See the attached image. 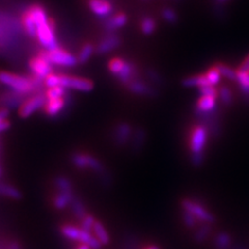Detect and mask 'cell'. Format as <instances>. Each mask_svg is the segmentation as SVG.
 <instances>
[{
	"instance_id": "cell-1",
	"label": "cell",
	"mask_w": 249,
	"mask_h": 249,
	"mask_svg": "<svg viewBox=\"0 0 249 249\" xmlns=\"http://www.w3.org/2000/svg\"><path fill=\"white\" fill-rule=\"evenodd\" d=\"M42 81L34 75L25 77L7 71L0 72V82L20 96H31L37 92L36 90L41 88Z\"/></svg>"
},
{
	"instance_id": "cell-2",
	"label": "cell",
	"mask_w": 249,
	"mask_h": 249,
	"mask_svg": "<svg viewBox=\"0 0 249 249\" xmlns=\"http://www.w3.org/2000/svg\"><path fill=\"white\" fill-rule=\"evenodd\" d=\"M60 232L65 238L80 242L81 244L87 245L90 249H100L101 246H102L92 233L83 231L81 228L74 227V225H62L60 228Z\"/></svg>"
},
{
	"instance_id": "cell-3",
	"label": "cell",
	"mask_w": 249,
	"mask_h": 249,
	"mask_svg": "<svg viewBox=\"0 0 249 249\" xmlns=\"http://www.w3.org/2000/svg\"><path fill=\"white\" fill-rule=\"evenodd\" d=\"M43 55L47 60H48L52 66L58 67H75L78 64V59L75 57L72 53H70L66 49L61 47H56V48L46 50L43 49L38 52Z\"/></svg>"
},
{
	"instance_id": "cell-4",
	"label": "cell",
	"mask_w": 249,
	"mask_h": 249,
	"mask_svg": "<svg viewBox=\"0 0 249 249\" xmlns=\"http://www.w3.org/2000/svg\"><path fill=\"white\" fill-rule=\"evenodd\" d=\"M36 38L44 49L49 50L58 47L56 38V24L52 18L36 28Z\"/></svg>"
},
{
	"instance_id": "cell-5",
	"label": "cell",
	"mask_w": 249,
	"mask_h": 249,
	"mask_svg": "<svg viewBox=\"0 0 249 249\" xmlns=\"http://www.w3.org/2000/svg\"><path fill=\"white\" fill-rule=\"evenodd\" d=\"M73 165L79 169H90L99 176L107 170L104 164L95 156L87 153H74L71 156Z\"/></svg>"
},
{
	"instance_id": "cell-6",
	"label": "cell",
	"mask_w": 249,
	"mask_h": 249,
	"mask_svg": "<svg viewBox=\"0 0 249 249\" xmlns=\"http://www.w3.org/2000/svg\"><path fill=\"white\" fill-rule=\"evenodd\" d=\"M46 103L45 92H36L34 95L29 96L20 104L18 113L20 118L28 119L29 116L33 115L35 112L38 111L44 107Z\"/></svg>"
},
{
	"instance_id": "cell-7",
	"label": "cell",
	"mask_w": 249,
	"mask_h": 249,
	"mask_svg": "<svg viewBox=\"0 0 249 249\" xmlns=\"http://www.w3.org/2000/svg\"><path fill=\"white\" fill-rule=\"evenodd\" d=\"M194 113H196L200 126L205 127L213 137L219 136L221 132V124L219 121V113H218L217 109L211 112H200L194 110Z\"/></svg>"
},
{
	"instance_id": "cell-8",
	"label": "cell",
	"mask_w": 249,
	"mask_h": 249,
	"mask_svg": "<svg viewBox=\"0 0 249 249\" xmlns=\"http://www.w3.org/2000/svg\"><path fill=\"white\" fill-rule=\"evenodd\" d=\"M59 85L67 89L89 92L93 89V82L87 78L59 74Z\"/></svg>"
},
{
	"instance_id": "cell-9",
	"label": "cell",
	"mask_w": 249,
	"mask_h": 249,
	"mask_svg": "<svg viewBox=\"0 0 249 249\" xmlns=\"http://www.w3.org/2000/svg\"><path fill=\"white\" fill-rule=\"evenodd\" d=\"M182 207H183V210L191 213L197 220H200L204 223L212 224L216 220L215 216L210 212L209 210H207L204 206L192 199H188V198L183 199Z\"/></svg>"
},
{
	"instance_id": "cell-10",
	"label": "cell",
	"mask_w": 249,
	"mask_h": 249,
	"mask_svg": "<svg viewBox=\"0 0 249 249\" xmlns=\"http://www.w3.org/2000/svg\"><path fill=\"white\" fill-rule=\"evenodd\" d=\"M28 67L33 75L36 78H40L42 80L53 73V66L40 53H37L36 56H33L29 59Z\"/></svg>"
},
{
	"instance_id": "cell-11",
	"label": "cell",
	"mask_w": 249,
	"mask_h": 249,
	"mask_svg": "<svg viewBox=\"0 0 249 249\" xmlns=\"http://www.w3.org/2000/svg\"><path fill=\"white\" fill-rule=\"evenodd\" d=\"M133 127L128 122H120L114 126L112 131V140L118 147H123L130 143L133 134Z\"/></svg>"
},
{
	"instance_id": "cell-12",
	"label": "cell",
	"mask_w": 249,
	"mask_h": 249,
	"mask_svg": "<svg viewBox=\"0 0 249 249\" xmlns=\"http://www.w3.org/2000/svg\"><path fill=\"white\" fill-rule=\"evenodd\" d=\"M208 136H209L208 130L205 127L200 126V124L193 129L191 138H190L191 154L204 153V150L207 144Z\"/></svg>"
},
{
	"instance_id": "cell-13",
	"label": "cell",
	"mask_w": 249,
	"mask_h": 249,
	"mask_svg": "<svg viewBox=\"0 0 249 249\" xmlns=\"http://www.w3.org/2000/svg\"><path fill=\"white\" fill-rule=\"evenodd\" d=\"M70 100H72V99L69 97V92H68V95L64 98L46 100V103L43 107L44 113L47 116H49V118H55V116L59 115L62 111L66 110Z\"/></svg>"
},
{
	"instance_id": "cell-14",
	"label": "cell",
	"mask_w": 249,
	"mask_h": 249,
	"mask_svg": "<svg viewBox=\"0 0 249 249\" xmlns=\"http://www.w3.org/2000/svg\"><path fill=\"white\" fill-rule=\"evenodd\" d=\"M121 44L122 40L118 35L115 33H108L96 47V53L98 55H104V54H107L115 50L116 48H119Z\"/></svg>"
},
{
	"instance_id": "cell-15",
	"label": "cell",
	"mask_w": 249,
	"mask_h": 249,
	"mask_svg": "<svg viewBox=\"0 0 249 249\" xmlns=\"http://www.w3.org/2000/svg\"><path fill=\"white\" fill-rule=\"evenodd\" d=\"M128 89L138 97H147V98H155L158 96V90L156 89L152 85L147 84L139 79L133 80L127 85Z\"/></svg>"
},
{
	"instance_id": "cell-16",
	"label": "cell",
	"mask_w": 249,
	"mask_h": 249,
	"mask_svg": "<svg viewBox=\"0 0 249 249\" xmlns=\"http://www.w3.org/2000/svg\"><path fill=\"white\" fill-rule=\"evenodd\" d=\"M88 5L93 14L102 18L110 17L113 12V5L109 0H88Z\"/></svg>"
},
{
	"instance_id": "cell-17",
	"label": "cell",
	"mask_w": 249,
	"mask_h": 249,
	"mask_svg": "<svg viewBox=\"0 0 249 249\" xmlns=\"http://www.w3.org/2000/svg\"><path fill=\"white\" fill-rule=\"evenodd\" d=\"M116 77H118L119 81L123 85H126L127 87L130 82L138 79V68L132 61L124 60V68Z\"/></svg>"
},
{
	"instance_id": "cell-18",
	"label": "cell",
	"mask_w": 249,
	"mask_h": 249,
	"mask_svg": "<svg viewBox=\"0 0 249 249\" xmlns=\"http://www.w3.org/2000/svg\"><path fill=\"white\" fill-rule=\"evenodd\" d=\"M146 142V131L142 127H135L133 129L130 140V150L133 154H138L142 151Z\"/></svg>"
},
{
	"instance_id": "cell-19",
	"label": "cell",
	"mask_w": 249,
	"mask_h": 249,
	"mask_svg": "<svg viewBox=\"0 0 249 249\" xmlns=\"http://www.w3.org/2000/svg\"><path fill=\"white\" fill-rule=\"evenodd\" d=\"M128 23V16L124 13H119L106 18L103 25L107 33H115L116 30L124 27Z\"/></svg>"
},
{
	"instance_id": "cell-20",
	"label": "cell",
	"mask_w": 249,
	"mask_h": 249,
	"mask_svg": "<svg viewBox=\"0 0 249 249\" xmlns=\"http://www.w3.org/2000/svg\"><path fill=\"white\" fill-rule=\"evenodd\" d=\"M74 191L72 192H65V191H58L53 197L52 204L54 208L57 210H64L68 206H71L72 201L74 199Z\"/></svg>"
},
{
	"instance_id": "cell-21",
	"label": "cell",
	"mask_w": 249,
	"mask_h": 249,
	"mask_svg": "<svg viewBox=\"0 0 249 249\" xmlns=\"http://www.w3.org/2000/svg\"><path fill=\"white\" fill-rule=\"evenodd\" d=\"M217 109V101L214 97L201 96L196 102V110L200 112H211Z\"/></svg>"
},
{
	"instance_id": "cell-22",
	"label": "cell",
	"mask_w": 249,
	"mask_h": 249,
	"mask_svg": "<svg viewBox=\"0 0 249 249\" xmlns=\"http://www.w3.org/2000/svg\"><path fill=\"white\" fill-rule=\"evenodd\" d=\"M208 78L206 74L201 75H196V76H190L186 77L182 80V85L185 88H201L205 87V85H209Z\"/></svg>"
},
{
	"instance_id": "cell-23",
	"label": "cell",
	"mask_w": 249,
	"mask_h": 249,
	"mask_svg": "<svg viewBox=\"0 0 249 249\" xmlns=\"http://www.w3.org/2000/svg\"><path fill=\"white\" fill-rule=\"evenodd\" d=\"M92 232V235L96 237V239L101 243V245H107L110 242V237H109V233L106 231L102 222L96 221V223L93 224Z\"/></svg>"
},
{
	"instance_id": "cell-24",
	"label": "cell",
	"mask_w": 249,
	"mask_h": 249,
	"mask_svg": "<svg viewBox=\"0 0 249 249\" xmlns=\"http://www.w3.org/2000/svg\"><path fill=\"white\" fill-rule=\"evenodd\" d=\"M240 90L244 96V99L249 103V72H241L237 70V79Z\"/></svg>"
},
{
	"instance_id": "cell-25",
	"label": "cell",
	"mask_w": 249,
	"mask_h": 249,
	"mask_svg": "<svg viewBox=\"0 0 249 249\" xmlns=\"http://www.w3.org/2000/svg\"><path fill=\"white\" fill-rule=\"evenodd\" d=\"M231 236L227 231L218 232L214 239L215 249H231Z\"/></svg>"
},
{
	"instance_id": "cell-26",
	"label": "cell",
	"mask_w": 249,
	"mask_h": 249,
	"mask_svg": "<svg viewBox=\"0 0 249 249\" xmlns=\"http://www.w3.org/2000/svg\"><path fill=\"white\" fill-rule=\"evenodd\" d=\"M212 229H211V224L210 223H202L201 225L197 228L193 235V239L196 243H202L208 239V237L211 233Z\"/></svg>"
},
{
	"instance_id": "cell-27",
	"label": "cell",
	"mask_w": 249,
	"mask_h": 249,
	"mask_svg": "<svg viewBox=\"0 0 249 249\" xmlns=\"http://www.w3.org/2000/svg\"><path fill=\"white\" fill-rule=\"evenodd\" d=\"M93 52H96V47L93 46L90 43H87L82 46V48L80 49L79 53H78V62L79 64H85V62H88L91 55L93 54Z\"/></svg>"
},
{
	"instance_id": "cell-28",
	"label": "cell",
	"mask_w": 249,
	"mask_h": 249,
	"mask_svg": "<svg viewBox=\"0 0 249 249\" xmlns=\"http://www.w3.org/2000/svg\"><path fill=\"white\" fill-rule=\"evenodd\" d=\"M0 196H5V197H10L13 199H20L22 194L20 190L17 188H15L12 185H7L4 183H0Z\"/></svg>"
},
{
	"instance_id": "cell-29",
	"label": "cell",
	"mask_w": 249,
	"mask_h": 249,
	"mask_svg": "<svg viewBox=\"0 0 249 249\" xmlns=\"http://www.w3.org/2000/svg\"><path fill=\"white\" fill-rule=\"evenodd\" d=\"M71 209H72L73 214L76 216L77 219H79V220H82L83 218L88 215L87 209H85V207H84L83 201L77 196H75L72 201Z\"/></svg>"
},
{
	"instance_id": "cell-30",
	"label": "cell",
	"mask_w": 249,
	"mask_h": 249,
	"mask_svg": "<svg viewBox=\"0 0 249 249\" xmlns=\"http://www.w3.org/2000/svg\"><path fill=\"white\" fill-rule=\"evenodd\" d=\"M68 95V89L62 88V87H54V88H49L47 89L45 91V97L46 100H53V99H59V98H64Z\"/></svg>"
},
{
	"instance_id": "cell-31",
	"label": "cell",
	"mask_w": 249,
	"mask_h": 249,
	"mask_svg": "<svg viewBox=\"0 0 249 249\" xmlns=\"http://www.w3.org/2000/svg\"><path fill=\"white\" fill-rule=\"evenodd\" d=\"M56 188L58 191H65V192H72L73 191V184L69 178L65 176H58L55 178L54 181Z\"/></svg>"
},
{
	"instance_id": "cell-32",
	"label": "cell",
	"mask_w": 249,
	"mask_h": 249,
	"mask_svg": "<svg viewBox=\"0 0 249 249\" xmlns=\"http://www.w3.org/2000/svg\"><path fill=\"white\" fill-rule=\"evenodd\" d=\"M156 28H157L156 21L151 17H145L140 22V30L145 36H150L155 33Z\"/></svg>"
},
{
	"instance_id": "cell-33",
	"label": "cell",
	"mask_w": 249,
	"mask_h": 249,
	"mask_svg": "<svg viewBox=\"0 0 249 249\" xmlns=\"http://www.w3.org/2000/svg\"><path fill=\"white\" fill-rule=\"evenodd\" d=\"M215 66L217 67L218 70H219L221 76H223L224 78H227V79H229V80L236 81V79H237V71H235V70L231 69L228 65L222 64V62H218V64H216Z\"/></svg>"
},
{
	"instance_id": "cell-34",
	"label": "cell",
	"mask_w": 249,
	"mask_h": 249,
	"mask_svg": "<svg viewBox=\"0 0 249 249\" xmlns=\"http://www.w3.org/2000/svg\"><path fill=\"white\" fill-rule=\"evenodd\" d=\"M218 96L224 106H231L232 104V93L228 87H221L218 90Z\"/></svg>"
},
{
	"instance_id": "cell-35",
	"label": "cell",
	"mask_w": 249,
	"mask_h": 249,
	"mask_svg": "<svg viewBox=\"0 0 249 249\" xmlns=\"http://www.w3.org/2000/svg\"><path fill=\"white\" fill-rule=\"evenodd\" d=\"M206 76L208 78L209 83L213 85V87H216V85L220 82V79H221V74L216 66L210 68L206 73Z\"/></svg>"
},
{
	"instance_id": "cell-36",
	"label": "cell",
	"mask_w": 249,
	"mask_h": 249,
	"mask_svg": "<svg viewBox=\"0 0 249 249\" xmlns=\"http://www.w3.org/2000/svg\"><path fill=\"white\" fill-rule=\"evenodd\" d=\"M124 65V60L120 58V57H116V58H113V59L109 61L108 69H109V71H110V73L112 75L118 76L123 70Z\"/></svg>"
},
{
	"instance_id": "cell-37",
	"label": "cell",
	"mask_w": 249,
	"mask_h": 249,
	"mask_svg": "<svg viewBox=\"0 0 249 249\" xmlns=\"http://www.w3.org/2000/svg\"><path fill=\"white\" fill-rule=\"evenodd\" d=\"M146 76L149 78V80L158 87H163L164 85V78H163L156 70L154 69H147L146 70Z\"/></svg>"
},
{
	"instance_id": "cell-38",
	"label": "cell",
	"mask_w": 249,
	"mask_h": 249,
	"mask_svg": "<svg viewBox=\"0 0 249 249\" xmlns=\"http://www.w3.org/2000/svg\"><path fill=\"white\" fill-rule=\"evenodd\" d=\"M161 15L163 20L166 21L167 23H170V24H175L178 20V16L177 12L173 9H170V7H166V9L163 10Z\"/></svg>"
},
{
	"instance_id": "cell-39",
	"label": "cell",
	"mask_w": 249,
	"mask_h": 249,
	"mask_svg": "<svg viewBox=\"0 0 249 249\" xmlns=\"http://www.w3.org/2000/svg\"><path fill=\"white\" fill-rule=\"evenodd\" d=\"M9 109L7 108H0V133L3 131H6L10 128L11 123L6 118L9 116Z\"/></svg>"
},
{
	"instance_id": "cell-40",
	"label": "cell",
	"mask_w": 249,
	"mask_h": 249,
	"mask_svg": "<svg viewBox=\"0 0 249 249\" xmlns=\"http://www.w3.org/2000/svg\"><path fill=\"white\" fill-rule=\"evenodd\" d=\"M81 221V224H80V228L85 231H89V232H91L92 231V228H93V224L96 223V219L95 217H93L92 215H89L88 214L87 216H85Z\"/></svg>"
},
{
	"instance_id": "cell-41",
	"label": "cell",
	"mask_w": 249,
	"mask_h": 249,
	"mask_svg": "<svg viewBox=\"0 0 249 249\" xmlns=\"http://www.w3.org/2000/svg\"><path fill=\"white\" fill-rule=\"evenodd\" d=\"M182 218H183V222L188 229H193L196 227V223H197V219L196 217H194L191 213L185 211L183 210V214H182Z\"/></svg>"
},
{
	"instance_id": "cell-42",
	"label": "cell",
	"mask_w": 249,
	"mask_h": 249,
	"mask_svg": "<svg viewBox=\"0 0 249 249\" xmlns=\"http://www.w3.org/2000/svg\"><path fill=\"white\" fill-rule=\"evenodd\" d=\"M198 90H199L201 96H209V97H214V98H217V96H218V90L216 89L215 87H213V85H211V84L201 87L198 89Z\"/></svg>"
},
{
	"instance_id": "cell-43",
	"label": "cell",
	"mask_w": 249,
	"mask_h": 249,
	"mask_svg": "<svg viewBox=\"0 0 249 249\" xmlns=\"http://www.w3.org/2000/svg\"><path fill=\"white\" fill-rule=\"evenodd\" d=\"M190 162L193 166L196 167H200L205 162V155L204 153L200 154H191L190 157Z\"/></svg>"
},
{
	"instance_id": "cell-44",
	"label": "cell",
	"mask_w": 249,
	"mask_h": 249,
	"mask_svg": "<svg viewBox=\"0 0 249 249\" xmlns=\"http://www.w3.org/2000/svg\"><path fill=\"white\" fill-rule=\"evenodd\" d=\"M238 70L241 72H249V54L245 57V59L242 61V64L240 65Z\"/></svg>"
},
{
	"instance_id": "cell-45",
	"label": "cell",
	"mask_w": 249,
	"mask_h": 249,
	"mask_svg": "<svg viewBox=\"0 0 249 249\" xmlns=\"http://www.w3.org/2000/svg\"><path fill=\"white\" fill-rule=\"evenodd\" d=\"M231 249H247L245 246H243V245H236V246H233Z\"/></svg>"
},
{
	"instance_id": "cell-46",
	"label": "cell",
	"mask_w": 249,
	"mask_h": 249,
	"mask_svg": "<svg viewBox=\"0 0 249 249\" xmlns=\"http://www.w3.org/2000/svg\"><path fill=\"white\" fill-rule=\"evenodd\" d=\"M77 249H90L89 247H88L87 245H83V244H81L79 247H78Z\"/></svg>"
},
{
	"instance_id": "cell-47",
	"label": "cell",
	"mask_w": 249,
	"mask_h": 249,
	"mask_svg": "<svg viewBox=\"0 0 249 249\" xmlns=\"http://www.w3.org/2000/svg\"><path fill=\"white\" fill-rule=\"evenodd\" d=\"M145 249H160L158 246H156V245H152V246H149V247H146Z\"/></svg>"
},
{
	"instance_id": "cell-48",
	"label": "cell",
	"mask_w": 249,
	"mask_h": 249,
	"mask_svg": "<svg viewBox=\"0 0 249 249\" xmlns=\"http://www.w3.org/2000/svg\"><path fill=\"white\" fill-rule=\"evenodd\" d=\"M227 1H229V0H216V2H218V3H224V2H227Z\"/></svg>"
},
{
	"instance_id": "cell-49",
	"label": "cell",
	"mask_w": 249,
	"mask_h": 249,
	"mask_svg": "<svg viewBox=\"0 0 249 249\" xmlns=\"http://www.w3.org/2000/svg\"><path fill=\"white\" fill-rule=\"evenodd\" d=\"M0 176H1V168H0Z\"/></svg>"
}]
</instances>
